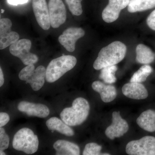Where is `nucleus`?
<instances>
[{
	"label": "nucleus",
	"instance_id": "24",
	"mask_svg": "<svg viewBox=\"0 0 155 155\" xmlns=\"http://www.w3.org/2000/svg\"><path fill=\"white\" fill-rule=\"evenodd\" d=\"M83 0H65L72 15L80 16L83 12L81 2Z\"/></svg>",
	"mask_w": 155,
	"mask_h": 155
},
{
	"label": "nucleus",
	"instance_id": "31",
	"mask_svg": "<svg viewBox=\"0 0 155 155\" xmlns=\"http://www.w3.org/2000/svg\"><path fill=\"white\" fill-rule=\"evenodd\" d=\"M5 82L4 74L2 68H0V87H2Z\"/></svg>",
	"mask_w": 155,
	"mask_h": 155
},
{
	"label": "nucleus",
	"instance_id": "3",
	"mask_svg": "<svg viewBox=\"0 0 155 155\" xmlns=\"http://www.w3.org/2000/svg\"><path fill=\"white\" fill-rule=\"evenodd\" d=\"M77 64L74 56L64 55L52 60L46 69V80L53 83L60 79L68 71L73 69Z\"/></svg>",
	"mask_w": 155,
	"mask_h": 155
},
{
	"label": "nucleus",
	"instance_id": "17",
	"mask_svg": "<svg viewBox=\"0 0 155 155\" xmlns=\"http://www.w3.org/2000/svg\"><path fill=\"white\" fill-rule=\"evenodd\" d=\"M46 73V68L43 66H39L25 81L30 84L34 91H38L41 89L44 84Z\"/></svg>",
	"mask_w": 155,
	"mask_h": 155
},
{
	"label": "nucleus",
	"instance_id": "6",
	"mask_svg": "<svg viewBox=\"0 0 155 155\" xmlns=\"http://www.w3.org/2000/svg\"><path fill=\"white\" fill-rule=\"evenodd\" d=\"M126 152L130 155H155V137L147 136L130 141L126 145Z\"/></svg>",
	"mask_w": 155,
	"mask_h": 155
},
{
	"label": "nucleus",
	"instance_id": "26",
	"mask_svg": "<svg viewBox=\"0 0 155 155\" xmlns=\"http://www.w3.org/2000/svg\"><path fill=\"white\" fill-rule=\"evenodd\" d=\"M35 70L34 64L27 65L20 71L19 74V78L20 80L26 81L31 75Z\"/></svg>",
	"mask_w": 155,
	"mask_h": 155
},
{
	"label": "nucleus",
	"instance_id": "23",
	"mask_svg": "<svg viewBox=\"0 0 155 155\" xmlns=\"http://www.w3.org/2000/svg\"><path fill=\"white\" fill-rule=\"evenodd\" d=\"M118 69L116 65L109 66L101 69L99 75L100 79H102L106 83L112 84L116 81L115 73Z\"/></svg>",
	"mask_w": 155,
	"mask_h": 155
},
{
	"label": "nucleus",
	"instance_id": "9",
	"mask_svg": "<svg viewBox=\"0 0 155 155\" xmlns=\"http://www.w3.org/2000/svg\"><path fill=\"white\" fill-rule=\"evenodd\" d=\"M85 34V31L81 28L70 27L64 31L59 37L58 40L67 51L72 52L75 50L76 41L84 36Z\"/></svg>",
	"mask_w": 155,
	"mask_h": 155
},
{
	"label": "nucleus",
	"instance_id": "22",
	"mask_svg": "<svg viewBox=\"0 0 155 155\" xmlns=\"http://www.w3.org/2000/svg\"><path fill=\"white\" fill-rule=\"evenodd\" d=\"M153 71L152 67L149 64L143 65L133 74L130 78V82L140 83L144 82Z\"/></svg>",
	"mask_w": 155,
	"mask_h": 155
},
{
	"label": "nucleus",
	"instance_id": "30",
	"mask_svg": "<svg viewBox=\"0 0 155 155\" xmlns=\"http://www.w3.org/2000/svg\"><path fill=\"white\" fill-rule=\"evenodd\" d=\"M28 0H8V3L10 5H17L25 4L28 2Z\"/></svg>",
	"mask_w": 155,
	"mask_h": 155
},
{
	"label": "nucleus",
	"instance_id": "16",
	"mask_svg": "<svg viewBox=\"0 0 155 155\" xmlns=\"http://www.w3.org/2000/svg\"><path fill=\"white\" fill-rule=\"evenodd\" d=\"M56 150V155H78L80 154L79 147L73 143L65 140H57L53 145Z\"/></svg>",
	"mask_w": 155,
	"mask_h": 155
},
{
	"label": "nucleus",
	"instance_id": "20",
	"mask_svg": "<svg viewBox=\"0 0 155 155\" xmlns=\"http://www.w3.org/2000/svg\"><path fill=\"white\" fill-rule=\"evenodd\" d=\"M46 124L49 130L53 131L56 130L67 136H72L74 135V131L72 128L63 120L57 117L50 118L47 121Z\"/></svg>",
	"mask_w": 155,
	"mask_h": 155
},
{
	"label": "nucleus",
	"instance_id": "13",
	"mask_svg": "<svg viewBox=\"0 0 155 155\" xmlns=\"http://www.w3.org/2000/svg\"><path fill=\"white\" fill-rule=\"evenodd\" d=\"M18 110L25 113L28 116L44 118L49 115L50 111L47 106L41 104H35L28 101L20 102L18 106Z\"/></svg>",
	"mask_w": 155,
	"mask_h": 155
},
{
	"label": "nucleus",
	"instance_id": "19",
	"mask_svg": "<svg viewBox=\"0 0 155 155\" xmlns=\"http://www.w3.org/2000/svg\"><path fill=\"white\" fill-rule=\"evenodd\" d=\"M136 61L138 64H149L155 60V54L147 46L140 44L136 48Z\"/></svg>",
	"mask_w": 155,
	"mask_h": 155
},
{
	"label": "nucleus",
	"instance_id": "2",
	"mask_svg": "<svg viewBox=\"0 0 155 155\" xmlns=\"http://www.w3.org/2000/svg\"><path fill=\"white\" fill-rule=\"evenodd\" d=\"M90 107L88 102L82 97L75 99L72 107L65 108L61 112V119L67 125L75 126L81 125L88 117Z\"/></svg>",
	"mask_w": 155,
	"mask_h": 155
},
{
	"label": "nucleus",
	"instance_id": "7",
	"mask_svg": "<svg viewBox=\"0 0 155 155\" xmlns=\"http://www.w3.org/2000/svg\"><path fill=\"white\" fill-rule=\"evenodd\" d=\"M51 26L59 28L66 22L67 11L62 0H49L48 4Z\"/></svg>",
	"mask_w": 155,
	"mask_h": 155
},
{
	"label": "nucleus",
	"instance_id": "28",
	"mask_svg": "<svg viewBox=\"0 0 155 155\" xmlns=\"http://www.w3.org/2000/svg\"><path fill=\"white\" fill-rule=\"evenodd\" d=\"M146 22L148 26L151 29L155 31V9L148 16Z\"/></svg>",
	"mask_w": 155,
	"mask_h": 155
},
{
	"label": "nucleus",
	"instance_id": "15",
	"mask_svg": "<svg viewBox=\"0 0 155 155\" xmlns=\"http://www.w3.org/2000/svg\"><path fill=\"white\" fill-rule=\"evenodd\" d=\"M92 87L94 91L100 94L101 99L105 103L110 102L117 96L116 87L111 84L106 85L101 81H95L92 84Z\"/></svg>",
	"mask_w": 155,
	"mask_h": 155
},
{
	"label": "nucleus",
	"instance_id": "33",
	"mask_svg": "<svg viewBox=\"0 0 155 155\" xmlns=\"http://www.w3.org/2000/svg\"><path fill=\"white\" fill-rule=\"evenodd\" d=\"M4 11H4V10H2V13H4Z\"/></svg>",
	"mask_w": 155,
	"mask_h": 155
},
{
	"label": "nucleus",
	"instance_id": "18",
	"mask_svg": "<svg viewBox=\"0 0 155 155\" xmlns=\"http://www.w3.org/2000/svg\"><path fill=\"white\" fill-rule=\"evenodd\" d=\"M137 123L143 130L150 132L155 131V111L148 110L143 112L137 119Z\"/></svg>",
	"mask_w": 155,
	"mask_h": 155
},
{
	"label": "nucleus",
	"instance_id": "21",
	"mask_svg": "<svg viewBox=\"0 0 155 155\" xmlns=\"http://www.w3.org/2000/svg\"><path fill=\"white\" fill-rule=\"evenodd\" d=\"M155 8V0H130L127 6V11L130 13L150 10Z\"/></svg>",
	"mask_w": 155,
	"mask_h": 155
},
{
	"label": "nucleus",
	"instance_id": "25",
	"mask_svg": "<svg viewBox=\"0 0 155 155\" xmlns=\"http://www.w3.org/2000/svg\"><path fill=\"white\" fill-rule=\"evenodd\" d=\"M102 147L95 143H90L85 146L83 152V155H109V153H101Z\"/></svg>",
	"mask_w": 155,
	"mask_h": 155
},
{
	"label": "nucleus",
	"instance_id": "11",
	"mask_svg": "<svg viewBox=\"0 0 155 155\" xmlns=\"http://www.w3.org/2000/svg\"><path fill=\"white\" fill-rule=\"evenodd\" d=\"M32 8L39 25L48 30L51 26L49 11L46 0H32Z\"/></svg>",
	"mask_w": 155,
	"mask_h": 155
},
{
	"label": "nucleus",
	"instance_id": "1",
	"mask_svg": "<svg viewBox=\"0 0 155 155\" xmlns=\"http://www.w3.org/2000/svg\"><path fill=\"white\" fill-rule=\"evenodd\" d=\"M127 50L126 45L122 42H112L100 51L94 63V68L101 70L104 67L119 64L125 58Z\"/></svg>",
	"mask_w": 155,
	"mask_h": 155
},
{
	"label": "nucleus",
	"instance_id": "27",
	"mask_svg": "<svg viewBox=\"0 0 155 155\" xmlns=\"http://www.w3.org/2000/svg\"><path fill=\"white\" fill-rule=\"evenodd\" d=\"M10 138L2 127H0V150H5L8 148Z\"/></svg>",
	"mask_w": 155,
	"mask_h": 155
},
{
	"label": "nucleus",
	"instance_id": "29",
	"mask_svg": "<svg viewBox=\"0 0 155 155\" xmlns=\"http://www.w3.org/2000/svg\"><path fill=\"white\" fill-rule=\"evenodd\" d=\"M10 119L8 114L1 112L0 113V127H2L5 125L9 122Z\"/></svg>",
	"mask_w": 155,
	"mask_h": 155
},
{
	"label": "nucleus",
	"instance_id": "8",
	"mask_svg": "<svg viewBox=\"0 0 155 155\" xmlns=\"http://www.w3.org/2000/svg\"><path fill=\"white\" fill-rule=\"evenodd\" d=\"M130 0H109V3L102 13L105 22L112 23L118 19L122 10L127 7Z\"/></svg>",
	"mask_w": 155,
	"mask_h": 155
},
{
	"label": "nucleus",
	"instance_id": "5",
	"mask_svg": "<svg viewBox=\"0 0 155 155\" xmlns=\"http://www.w3.org/2000/svg\"><path fill=\"white\" fill-rule=\"evenodd\" d=\"M31 46L30 40L22 39L11 45L9 51L11 54L19 58L24 65L27 66L35 64L38 60L36 55L30 52Z\"/></svg>",
	"mask_w": 155,
	"mask_h": 155
},
{
	"label": "nucleus",
	"instance_id": "32",
	"mask_svg": "<svg viewBox=\"0 0 155 155\" xmlns=\"http://www.w3.org/2000/svg\"><path fill=\"white\" fill-rule=\"evenodd\" d=\"M4 150H0V155H6L5 153L3 151Z\"/></svg>",
	"mask_w": 155,
	"mask_h": 155
},
{
	"label": "nucleus",
	"instance_id": "4",
	"mask_svg": "<svg viewBox=\"0 0 155 155\" xmlns=\"http://www.w3.org/2000/svg\"><path fill=\"white\" fill-rule=\"evenodd\" d=\"M12 145L14 149L31 154L38 150V137L31 129L24 127L15 134Z\"/></svg>",
	"mask_w": 155,
	"mask_h": 155
},
{
	"label": "nucleus",
	"instance_id": "12",
	"mask_svg": "<svg viewBox=\"0 0 155 155\" xmlns=\"http://www.w3.org/2000/svg\"><path fill=\"white\" fill-rule=\"evenodd\" d=\"M129 129L127 122L122 119L119 112H114L112 114V123L105 130V134L108 138L114 140L127 133Z\"/></svg>",
	"mask_w": 155,
	"mask_h": 155
},
{
	"label": "nucleus",
	"instance_id": "10",
	"mask_svg": "<svg viewBox=\"0 0 155 155\" xmlns=\"http://www.w3.org/2000/svg\"><path fill=\"white\" fill-rule=\"evenodd\" d=\"M12 23L8 18L0 20V49L3 50L19 40V35L12 31Z\"/></svg>",
	"mask_w": 155,
	"mask_h": 155
},
{
	"label": "nucleus",
	"instance_id": "14",
	"mask_svg": "<svg viewBox=\"0 0 155 155\" xmlns=\"http://www.w3.org/2000/svg\"><path fill=\"white\" fill-rule=\"evenodd\" d=\"M122 93L125 96L135 100H143L148 96L147 91L143 84L138 82H131L124 84Z\"/></svg>",
	"mask_w": 155,
	"mask_h": 155
}]
</instances>
